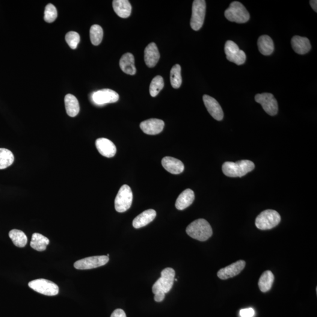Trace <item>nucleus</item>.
<instances>
[{
	"label": "nucleus",
	"mask_w": 317,
	"mask_h": 317,
	"mask_svg": "<svg viewBox=\"0 0 317 317\" xmlns=\"http://www.w3.org/2000/svg\"><path fill=\"white\" fill-rule=\"evenodd\" d=\"M186 231L192 238L201 242L207 241L213 235L211 226L208 221L203 219L193 221L186 228Z\"/></svg>",
	"instance_id": "f257e3e1"
},
{
	"label": "nucleus",
	"mask_w": 317,
	"mask_h": 317,
	"mask_svg": "<svg viewBox=\"0 0 317 317\" xmlns=\"http://www.w3.org/2000/svg\"><path fill=\"white\" fill-rule=\"evenodd\" d=\"M255 168L253 162L242 160L237 162H226L222 166V171L225 175L230 177H241L245 175Z\"/></svg>",
	"instance_id": "f03ea898"
},
{
	"label": "nucleus",
	"mask_w": 317,
	"mask_h": 317,
	"mask_svg": "<svg viewBox=\"0 0 317 317\" xmlns=\"http://www.w3.org/2000/svg\"><path fill=\"white\" fill-rule=\"evenodd\" d=\"M224 16L231 22L239 24L247 23L250 19V14L241 2L234 1L224 12Z\"/></svg>",
	"instance_id": "7ed1b4c3"
},
{
	"label": "nucleus",
	"mask_w": 317,
	"mask_h": 317,
	"mask_svg": "<svg viewBox=\"0 0 317 317\" xmlns=\"http://www.w3.org/2000/svg\"><path fill=\"white\" fill-rule=\"evenodd\" d=\"M281 221V216L274 210H266L260 213L256 219V227L262 230H269L276 227Z\"/></svg>",
	"instance_id": "20e7f679"
},
{
	"label": "nucleus",
	"mask_w": 317,
	"mask_h": 317,
	"mask_svg": "<svg viewBox=\"0 0 317 317\" xmlns=\"http://www.w3.org/2000/svg\"><path fill=\"white\" fill-rule=\"evenodd\" d=\"M175 277V271L171 268H167L161 272V277L153 284L152 292L154 294L158 293L165 294L170 292L172 288Z\"/></svg>",
	"instance_id": "39448f33"
},
{
	"label": "nucleus",
	"mask_w": 317,
	"mask_h": 317,
	"mask_svg": "<svg viewBox=\"0 0 317 317\" xmlns=\"http://www.w3.org/2000/svg\"><path fill=\"white\" fill-rule=\"evenodd\" d=\"M206 10V4L204 0H195L193 2L191 26L194 30L198 31L202 27Z\"/></svg>",
	"instance_id": "423d86ee"
},
{
	"label": "nucleus",
	"mask_w": 317,
	"mask_h": 317,
	"mask_svg": "<svg viewBox=\"0 0 317 317\" xmlns=\"http://www.w3.org/2000/svg\"><path fill=\"white\" fill-rule=\"evenodd\" d=\"M133 194L128 185H124L120 189L115 200V208L118 212L127 211L131 207Z\"/></svg>",
	"instance_id": "0eeeda50"
},
{
	"label": "nucleus",
	"mask_w": 317,
	"mask_h": 317,
	"mask_svg": "<svg viewBox=\"0 0 317 317\" xmlns=\"http://www.w3.org/2000/svg\"><path fill=\"white\" fill-rule=\"evenodd\" d=\"M28 286L35 292L45 295L54 296L57 295L59 293V287L57 284L43 278L32 280L28 283Z\"/></svg>",
	"instance_id": "6e6552de"
},
{
	"label": "nucleus",
	"mask_w": 317,
	"mask_h": 317,
	"mask_svg": "<svg viewBox=\"0 0 317 317\" xmlns=\"http://www.w3.org/2000/svg\"><path fill=\"white\" fill-rule=\"evenodd\" d=\"M91 100L95 105L102 106L107 103H115L120 99L119 95L110 89H103L94 92L91 95Z\"/></svg>",
	"instance_id": "1a4fd4ad"
},
{
	"label": "nucleus",
	"mask_w": 317,
	"mask_h": 317,
	"mask_svg": "<svg viewBox=\"0 0 317 317\" xmlns=\"http://www.w3.org/2000/svg\"><path fill=\"white\" fill-rule=\"evenodd\" d=\"M224 52L227 60L238 65L244 64L246 60L245 52L240 49L238 46L232 41H227L225 44Z\"/></svg>",
	"instance_id": "9d476101"
},
{
	"label": "nucleus",
	"mask_w": 317,
	"mask_h": 317,
	"mask_svg": "<svg viewBox=\"0 0 317 317\" xmlns=\"http://www.w3.org/2000/svg\"><path fill=\"white\" fill-rule=\"evenodd\" d=\"M255 100L262 106L267 114L270 116H274L278 113V103L273 95L270 93L257 94Z\"/></svg>",
	"instance_id": "9b49d317"
},
{
	"label": "nucleus",
	"mask_w": 317,
	"mask_h": 317,
	"mask_svg": "<svg viewBox=\"0 0 317 317\" xmlns=\"http://www.w3.org/2000/svg\"><path fill=\"white\" fill-rule=\"evenodd\" d=\"M109 259L107 256H93L85 258L74 263V268L78 269H90L106 265Z\"/></svg>",
	"instance_id": "f8f14e48"
},
{
	"label": "nucleus",
	"mask_w": 317,
	"mask_h": 317,
	"mask_svg": "<svg viewBox=\"0 0 317 317\" xmlns=\"http://www.w3.org/2000/svg\"><path fill=\"white\" fill-rule=\"evenodd\" d=\"M245 266L244 260H239L232 265L221 268L218 272V277L221 280H227L239 275Z\"/></svg>",
	"instance_id": "ddd939ff"
},
{
	"label": "nucleus",
	"mask_w": 317,
	"mask_h": 317,
	"mask_svg": "<svg viewBox=\"0 0 317 317\" xmlns=\"http://www.w3.org/2000/svg\"><path fill=\"white\" fill-rule=\"evenodd\" d=\"M203 100L207 111L214 119L219 121L223 119V109L217 100L207 95H204Z\"/></svg>",
	"instance_id": "4468645a"
},
{
	"label": "nucleus",
	"mask_w": 317,
	"mask_h": 317,
	"mask_svg": "<svg viewBox=\"0 0 317 317\" xmlns=\"http://www.w3.org/2000/svg\"><path fill=\"white\" fill-rule=\"evenodd\" d=\"M165 126V122L161 120H147L140 124L142 131L147 135H155L162 132Z\"/></svg>",
	"instance_id": "2eb2a0df"
},
{
	"label": "nucleus",
	"mask_w": 317,
	"mask_h": 317,
	"mask_svg": "<svg viewBox=\"0 0 317 317\" xmlns=\"http://www.w3.org/2000/svg\"><path fill=\"white\" fill-rule=\"evenodd\" d=\"M97 149L100 155L111 158L116 155L117 147L115 144L106 138H99L96 142Z\"/></svg>",
	"instance_id": "dca6fc26"
},
{
	"label": "nucleus",
	"mask_w": 317,
	"mask_h": 317,
	"mask_svg": "<svg viewBox=\"0 0 317 317\" xmlns=\"http://www.w3.org/2000/svg\"><path fill=\"white\" fill-rule=\"evenodd\" d=\"M162 165L168 172L171 174H180L185 170L184 165L182 162L172 157H165L162 160Z\"/></svg>",
	"instance_id": "f3484780"
},
{
	"label": "nucleus",
	"mask_w": 317,
	"mask_h": 317,
	"mask_svg": "<svg viewBox=\"0 0 317 317\" xmlns=\"http://www.w3.org/2000/svg\"><path fill=\"white\" fill-rule=\"evenodd\" d=\"M160 59V54L156 44H149L144 51V60L147 66L149 68L155 67Z\"/></svg>",
	"instance_id": "a211bd4d"
},
{
	"label": "nucleus",
	"mask_w": 317,
	"mask_h": 317,
	"mask_svg": "<svg viewBox=\"0 0 317 317\" xmlns=\"http://www.w3.org/2000/svg\"><path fill=\"white\" fill-rule=\"evenodd\" d=\"M156 216L155 210L153 209L145 210L134 219L132 223L133 226L137 229L146 226L155 219Z\"/></svg>",
	"instance_id": "6ab92c4d"
},
{
	"label": "nucleus",
	"mask_w": 317,
	"mask_h": 317,
	"mask_svg": "<svg viewBox=\"0 0 317 317\" xmlns=\"http://www.w3.org/2000/svg\"><path fill=\"white\" fill-rule=\"evenodd\" d=\"M292 46L294 51L298 54L304 55L307 54L312 49L309 39L295 35L292 40Z\"/></svg>",
	"instance_id": "aec40b11"
},
{
	"label": "nucleus",
	"mask_w": 317,
	"mask_h": 317,
	"mask_svg": "<svg viewBox=\"0 0 317 317\" xmlns=\"http://www.w3.org/2000/svg\"><path fill=\"white\" fill-rule=\"evenodd\" d=\"M195 198L194 192L190 189H186L177 198L175 203L176 209L183 210L187 208L194 202Z\"/></svg>",
	"instance_id": "412c9836"
},
{
	"label": "nucleus",
	"mask_w": 317,
	"mask_h": 317,
	"mask_svg": "<svg viewBox=\"0 0 317 317\" xmlns=\"http://www.w3.org/2000/svg\"><path fill=\"white\" fill-rule=\"evenodd\" d=\"M112 5L115 13L120 17L126 19L130 16L132 6L127 0H114Z\"/></svg>",
	"instance_id": "4be33fe9"
},
{
	"label": "nucleus",
	"mask_w": 317,
	"mask_h": 317,
	"mask_svg": "<svg viewBox=\"0 0 317 317\" xmlns=\"http://www.w3.org/2000/svg\"><path fill=\"white\" fill-rule=\"evenodd\" d=\"M120 66L123 72L128 74V75H133L136 73L135 58L130 53H126L121 57Z\"/></svg>",
	"instance_id": "5701e85b"
},
{
	"label": "nucleus",
	"mask_w": 317,
	"mask_h": 317,
	"mask_svg": "<svg viewBox=\"0 0 317 317\" xmlns=\"http://www.w3.org/2000/svg\"><path fill=\"white\" fill-rule=\"evenodd\" d=\"M258 48L264 55H270L274 52V46L271 37L267 35H262L257 41Z\"/></svg>",
	"instance_id": "b1692460"
},
{
	"label": "nucleus",
	"mask_w": 317,
	"mask_h": 317,
	"mask_svg": "<svg viewBox=\"0 0 317 317\" xmlns=\"http://www.w3.org/2000/svg\"><path fill=\"white\" fill-rule=\"evenodd\" d=\"M65 105L67 114L71 117H75L79 114L80 107L78 99L73 95L67 94L65 97Z\"/></svg>",
	"instance_id": "393cba45"
},
{
	"label": "nucleus",
	"mask_w": 317,
	"mask_h": 317,
	"mask_svg": "<svg viewBox=\"0 0 317 317\" xmlns=\"http://www.w3.org/2000/svg\"><path fill=\"white\" fill-rule=\"evenodd\" d=\"M274 281V275L271 271H266L263 272L260 278L258 285L261 292L266 293L271 289Z\"/></svg>",
	"instance_id": "a878e982"
},
{
	"label": "nucleus",
	"mask_w": 317,
	"mask_h": 317,
	"mask_svg": "<svg viewBox=\"0 0 317 317\" xmlns=\"http://www.w3.org/2000/svg\"><path fill=\"white\" fill-rule=\"evenodd\" d=\"M49 244V239L40 233H35L32 236L30 245L35 250L38 251L46 250Z\"/></svg>",
	"instance_id": "bb28decb"
},
{
	"label": "nucleus",
	"mask_w": 317,
	"mask_h": 317,
	"mask_svg": "<svg viewBox=\"0 0 317 317\" xmlns=\"http://www.w3.org/2000/svg\"><path fill=\"white\" fill-rule=\"evenodd\" d=\"M9 237H10L14 245L18 247H24L27 244V237L22 230H12L9 233Z\"/></svg>",
	"instance_id": "cd10ccee"
},
{
	"label": "nucleus",
	"mask_w": 317,
	"mask_h": 317,
	"mask_svg": "<svg viewBox=\"0 0 317 317\" xmlns=\"http://www.w3.org/2000/svg\"><path fill=\"white\" fill-rule=\"evenodd\" d=\"M14 156L11 151L0 148V170H4L13 164Z\"/></svg>",
	"instance_id": "c85d7f7f"
},
{
	"label": "nucleus",
	"mask_w": 317,
	"mask_h": 317,
	"mask_svg": "<svg viewBox=\"0 0 317 317\" xmlns=\"http://www.w3.org/2000/svg\"><path fill=\"white\" fill-rule=\"evenodd\" d=\"M171 83L172 87L179 88L182 85L181 67L176 64L171 68Z\"/></svg>",
	"instance_id": "c756f323"
},
{
	"label": "nucleus",
	"mask_w": 317,
	"mask_h": 317,
	"mask_svg": "<svg viewBox=\"0 0 317 317\" xmlns=\"http://www.w3.org/2000/svg\"><path fill=\"white\" fill-rule=\"evenodd\" d=\"M103 29L99 25H93L90 29V39L94 46H99L103 39Z\"/></svg>",
	"instance_id": "7c9ffc66"
},
{
	"label": "nucleus",
	"mask_w": 317,
	"mask_h": 317,
	"mask_svg": "<svg viewBox=\"0 0 317 317\" xmlns=\"http://www.w3.org/2000/svg\"><path fill=\"white\" fill-rule=\"evenodd\" d=\"M164 87V81L161 76L155 77L150 83L149 92L150 96L155 97Z\"/></svg>",
	"instance_id": "2f4dec72"
},
{
	"label": "nucleus",
	"mask_w": 317,
	"mask_h": 317,
	"mask_svg": "<svg viewBox=\"0 0 317 317\" xmlns=\"http://www.w3.org/2000/svg\"><path fill=\"white\" fill-rule=\"evenodd\" d=\"M57 10L54 5L49 4L46 6L45 11H44V20L47 23L54 22L57 19Z\"/></svg>",
	"instance_id": "473e14b6"
},
{
	"label": "nucleus",
	"mask_w": 317,
	"mask_h": 317,
	"mask_svg": "<svg viewBox=\"0 0 317 317\" xmlns=\"http://www.w3.org/2000/svg\"><path fill=\"white\" fill-rule=\"evenodd\" d=\"M65 40L71 49H75L79 43L80 36L78 32H68L65 36Z\"/></svg>",
	"instance_id": "72a5a7b5"
},
{
	"label": "nucleus",
	"mask_w": 317,
	"mask_h": 317,
	"mask_svg": "<svg viewBox=\"0 0 317 317\" xmlns=\"http://www.w3.org/2000/svg\"><path fill=\"white\" fill-rule=\"evenodd\" d=\"M255 315L254 310L252 308L242 309L240 311V316L241 317H253Z\"/></svg>",
	"instance_id": "f704fd0d"
},
{
	"label": "nucleus",
	"mask_w": 317,
	"mask_h": 317,
	"mask_svg": "<svg viewBox=\"0 0 317 317\" xmlns=\"http://www.w3.org/2000/svg\"><path fill=\"white\" fill-rule=\"evenodd\" d=\"M111 317H126V315L123 310L117 309L112 313Z\"/></svg>",
	"instance_id": "c9c22d12"
},
{
	"label": "nucleus",
	"mask_w": 317,
	"mask_h": 317,
	"mask_svg": "<svg viewBox=\"0 0 317 317\" xmlns=\"http://www.w3.org/2000/svg\"><path fill=\"white\" fill-rule=\"evenodd\" d=\"M165 293L161 292L156 293L155 294V298L154 299H155L156 302H162L165 299Z\"/></svg>",
	"instance_id": "e433bc0d"
},
{
	"label": "nucleus",
	"mask_w": 317,
	"mask_h": 317,
	"mask_svg": "<svg viewBox=\"0 0 317 317\" xmlns=\"http://www.w3.org/2000/svg\"><path fill=\"white\" fill-rule=\"evenodd\" d=\"M310 5L312 6L313 10H315L316 13L317 11V0H311L310 1Z\"/></svg>",
	"instance_id": "4c0bfd02"
}]
</instances>
